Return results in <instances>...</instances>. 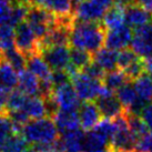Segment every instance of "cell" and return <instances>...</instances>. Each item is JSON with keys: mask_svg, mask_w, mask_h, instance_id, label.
Masks as SVG:
<instances>
[{"mask_svg": "<svg viewBox=\"0 0 152 152\" xmlns=\"http://www.w3.org/2000/svg\"><path fill=\"white\" fill-rule=\"evenodd\" d=\"M27 149L28 142L20 132H16L4 142V145L0 148V152H23Z\"/></svg>", "mask_w": 152, "mask_h": 152, "instance_id": "29", "label": "cell"}, {"mask_svg": "<svg viewBox=\"0 0 152 152\" xmlns=\"http://www.w3.org/2000/svg\"><path fill=\"white\" fill-rule=\"evenodd\" d=\"M26 68H27V70H29L32 75L37 77L40 81H50L52 70L40 53H34V55L27 57Z\"/></svg>", "mask_w": 152, "mask_h": 152, "instance_id": "16", "label": "cell"}, {"mask_svg": "<svg viewBox=\"0 0 152 152\" xmlns=\"http://www.w3.org/2000/svg\"><path fill=\"white\" fill-rule=\"evenodd\" d=\"M81 1H83V0H71V2H75V4H79V2H81Z\"/></svg>", "mask_w": 152, "mask_h": 152, "instance_id": "47", "label": "cell"}, {"mask_svg": "<svg viewBox=\"0 0 152 152\" xmlns=\"http://www.w3.org/2000/svg\"><path fill=\"white\" fill-rule=\"evenodd\" d=\"M22 111L27 114L30 120L34 119H41L48 117V111L45 99L40 96H32L27 97L25 104L22 107Z\"/></svg>", "mask_w": 152, "mask_h": 152, "instance_id": "18", "label": "cell"}, {"mask_svg": "<svg viewBox=\"0 0 152 152\" xmlns=\"http://www.w3.org/2000/svg\"><path fill=\"white\" fill-rule=\"evenodd\" d=\"M94 152H112V151H111L110 148H104V149H101V150H98V151H94Z\"/></svg>", "mask_w": 152, "mask_h": 152, "instance_id": "45", "label": "cell"}, {"mask_svg": "<svg viewBox=\"0 0 152 152\" xmlns=\"http://www.w3.org/2000/svg\"><path fill=\"white\" fill-rule=\"evenodd\" d=\"M16 132L17 130H16L8 113L6 112V113L0 114V148Z\"/></svg>", "mask_w": 152, "mask_h": 152, "instance_id": "30", "label": "cell"}, {"mask_svg": "<svg viewBox=\"0 0 152 152\" xmlns=\"http://www.w3.org/2000/svg\"><path fill=\"white\" fill-rule=\"evenodd\" d=\"M20 133L30 145L50 144L59 139V131L50 117L29 120L21 128Z\"/></svg>", "mask_w": 152, "mask_h": 152, "instance_id": "2", "label": "cell"}, {"mask_svg": "<svg viewBox=\"0 0 152 152\" xmlns=\"http://www.w3.org/2000/svg\"><path fill=\"white\" fill-rule=\"evenodd\" d=\"M23 152H32V151H31L30 149H27V150H25V151H23Z\"/></svg>", "mask_w": 152, "mask_h": 152, "instance_id": "49", "label": "cell"}, {"mask_svg": "<svg viewBox=\"0 0 152 152\" xmlns=\"http://www.w3.org/2000/svg\"><path fill=\"white\" fill-rule=\"evenodd\" d=\"M120 152H140V151H137V150H131V151H120Z\"/></svg>", "mask_w": 152, "mask_h": 152, "instance_id": "48", "label": "cell"}, {"mask_svg": "<svg viewBox=\"0 0 152 152\" xmlns=\"http://www.w3.org/2000/svg\"><path fill=\"white\" fill-rule=\"evenodd\" d=\"M151 135H152V133H151Z\"/></svg>", "mask_w": 152, "mask_h": 152, "instance_id": "51", "label": "cell"}, {"mask_svg": "<svg viewBox=\"0 0 152 152\" xmlns=\"http://www.w3.org/2000/svg\"><path fill=\"white\" fill-rule=\"evenodd\" d=\"M112 4H114V6H118L120 8L126 9L127 7L134 4V0H112Z\"/></svg>", "mask_w": 152, "mask_h": 152, "instance_id": "41", "label": "cell"}, {"mask_svg": "<svg viewBox=\"0 0 152 152\" xmlns=\"http://www.w3.org/2000/svg\"><path fill=\"white\" fill-rule=\"evenodd\" d=\"M80 72L87 75L90 78H93V79H98V80H102V78L104 76L106 72L102 70L101 68L99 67L98 64H96L94 62H90L88 66H86Z\"/></svg>", "mask_w": 152, "mask_h": 152, "instance_id": "36", "label": "cell"}, {"mask_svg": "<svg viewBox=\"0 0 152 152\" xmlns=\"http://www.w3.org/2000/svg\"><path fill=\"white\" fill-rule=\"evenodd\" d=\"M11 17V4H0V26H10Z\"/></svg>", "mask_w": 152, "mask_h": 152, "instance_id": "37", "label": "cell"}, {"mask_svg": "<svg viewBox=\"0 0 152 152\" xmlns=\"http://www.w3.org/2000/svg\"><path fill=\"white\" fill-rule=\"evenodd\" d=\"M71 81V76L67 72V70H55L52 71L50 77V82L52 88L61 87V86L68 85Z\"/></svg>", "mask_w": 152, "mask_h": 152, "instance_id": "35", "label": "cell"}, {"mask_svg": "<svg viewBox=\"0 0 152 152\" xmlns=\"http://www.w3.org/2000/svg\"><path fill=\"white\" fill-rule=\"evenodd\" d=\"M115 92H117L115 96H117V98L119 99V101L122 104V107L124 108L126 111L131 110V108L139 101V98H138V94L135 92L134 86H133L132 81L126 82Z\"/></svg>", "mask_w": 152, "mask_h": 152, "instance_id": "22", "label": "cell"}, {"mask_svg": "<svg viewBox=\"0 0 152 152\" xmlns=\"http://www.w3.org/2000/svg\"><path fill=\"white\" fill-rule=\"evenodd\" d=\"M72 86L78 98L85 102H92L103 92L104 86L101 80L90 78L82 72H78L71 78Z\"/></svg>", "mask_w": 152, "mask_h": 152, "instance_id": "4", "label": "cell"}, {"mask_svg": "<svg viewBox=\"0 0 152 152\" xmlns=\"http://www.w3.org/2000/svg\"><path fill=\"white\" fill-rule=\"evenodd\" d=\"M15 47V29L8 25L0 26V51L4 52Z\"/></svg>", "mask_w": 152, "mask_h": 152, "instance_id": "31", "label": "cell"}, {"mask_svg": "<svg viewBox=\"0 0 152 152\" xmlns=\"http://www.w3.org/2000/svg\"><path fill=\"white\" fill-rule=\"evenodd\" d=\"M139 57L137 56L134 51L131 48H126L118 52V60H117V67L123 71L126 68H128L132 62H134Z\"/></svg>", "mask_w": 152, "mask_h": 152, "instance_id": "34", "label": "cell"}, {"mask_svg": "<svg viewBox=\"0 0 152 152\" xmlns=\"http://www.w3.org/2000/svg\"><path fill=\"white\" fill-rule=\"evenodd\" d=\"M144 62H145V69H147L149 72H152V57L145 59Z\"/></svg>", "mask_w": 152, "mask_h": 152, "instance_id": "43", "label": "cell"}, {"mask_svg": "<svg viewBox=\"0 0 152 152\" xmlns=\"http://www.w3.org/2000/svg\"><path fill=\"white\" fill-rule=\"evenodd\" d=\"M15 47L26 58L39 53V39L27 21H22L15 28Z\"/></svg>", "mask_w": 152, "mask_h": 152, "instance_id": "5", "label": "cell"}, {"mask_svg": "<svg viewBox=\"0 0 152 152\" xmlns=\"http://www.w3.org/2000/svg\"><path fill=\"white\" fill-rule=\"evenodd\" d=\"M92 62V55L85 50L71 48L70 49V62L67 67V72L71 76V78L78 72H80L86 66Z\"/></svg>", "mask_w": 152, "mask_h": 152, "instance_id": "19", "label": "cell"}, {"mask_svg": "<svg viewBox=\"0 0 152 152\" xmlns=\"http://www.w3.org/2000/svg\"><path fill=\"white\" fill-rule=\"evenodd\" d=\"M51 97L59 110L62 111H78L80 108V99L71 83L53 88Z\"/></svg>", "mask_w": 152, "mask_h": 152, "instance_id": "7", "label": "cell"}, {"mask_svg": "<svg viewBox=\"0 0 152 152\" xmlns=\"http://www.w3.org/2000/svg\"><path fill=\"white\" fill-rule=\"evenodd\" d=\"M134 2L152 15V0H134Z\"/></svg>", "mask_w": 152, "mask_h": 152, "instance_id": "40", "label": "cell"}, {"mask_svg": "<svg viewBox=\"0 0 152 152\" xmlns=\"http://www.w3.org/2000/svg\"><path fill=\"white\" fill-rule=\"evenodd\" d=\"M18 85V73L10 64L2 60L0 62V86L13 90Z\"/></svg>", "mask_w": 152, "mask_h": 152, "instance_id": "24", "label": "cell"}, {"mask_svg": "<svg viewBox=\"0 0 152 152\" xmlns=\"http://www.w3.org/2000/svg\"><path fill=\"white\" fill-rule=\"evenodd\" d=\"M101 81L102 85L104 86V88H107L112 92H115L120 87H122L129 80L124 75V72L121 71L120 69H115L112 71L106 72Z\"/></svg>", "mask_w": 152, "mask_h": 152, "instance_id": "25", "label": "cell"}, {"mask_svg": "<svg viewBox=\"0 0 152 152\" xmlns=\"http://www.w3.org/2000/svg\"><path fill=\"white\" fill-rule=\"evenodd\" d=\"M118 51L109 48H101L92 55V62L98 64L104 72H109L117 69Z\"/></svg>", "mask_w": 152, "mask_h": 152, "instance_id": "21", "label": "cell"}, {"mask_svg": "<svg viewBox=\"0 0 152 152\" xmlns=\"http://www.w3.org/2000/svg\"><path fill=\"white\" fill-rule=\"evenodd\" d=\"M135 92L138 94V98L142 101L147 102L152 100V81L150 79V76L143 73L138 79L133 81Z\"/></svg>", "mask_w": 152, "mask_h": 152, "instance_id": "26", "label": "cell"}, {"mask_svg": "<svg viewBox=\"0 0 152 152\" xmlns=\"http://www.w3.org/2000/svg\"><path fill=\"white\" fill-rule=\"evenodd\" d=\"M124 20L130 28H141L143 26L150 25L152 15L138 4H131L124 9Z\"/></svg>", "mask_w": 152, "mask_h": 152, "instance_id": "13", "label": "cell"}, {"mask_svg": "<svg viewBox=\"0 0 152 152\" xmlns=\"http://www.w3.org/2000/svg\"><path fill=\"white\" fill-rule=\"evenodd\" d=\"M132 37H133L132 28H130L127 23H124L118 28L107 30L104 45L106 48H109L111 50L120 51L128 48V46L131 43Z\"/></svg>", "mask_w": 152, "mask_h": 152, "instance_id": "11", "label": "cell"}, {"mask_svg": "<svg viewBox=\"0 0 152 152\" xmlns=\"http://www.w3.org/2000/svg\"><path fill=\"white\" fill-rule=\"evenodd\" d=\"M85 133L83 130L77 129L62 133L60 141L64 152H83L85 151Z\"/></svg>", "mask_w": 152, "mask_h": 152, "instance_id": "17", "label": "cell"}, {"mask_svg": "<svg viewBox=\"0 0 152 152\" xmlns=\"http://www.w3.org/2000/svg\"><path fill=\"white\" fill-rule=\"evenodd\" d=\"M145 62H144V59L142 58H138L134 62L129 66L128 68H126L123 72L126 77L128 78L129 81H134L135 79H138L140 76H142L143 73H145Z\"/></svg>", "mask_w": 152, "mask_h": 152, "instance_id": "33", "label": "cell"}, {"mask_svg": "<svg viewBox=\"0 0 152 152\" xmlns=\"http://www.w3.org/2000/svg\"><path fill=\"white\" fill-rule=\"evenodd\" d=\"M97 107L102 117L104 119H114L119 117L120 114L126 112L124 108L120 103L119 99L117 98L115 93L104 88L103 92L99 96L97 99Z\"/></svg>", "mask_w": 152, "mask_h": 152, "instance_id": "10", "label": "cell"}, {"mask_svg": "<svg viewBox=\"0 0 152 152\" xmlns=\"http://www.w3.org/2000/svg\"><path fill=\"white\" fill-rule=\"evenodd\" d=\"M128 119V124H129V129L133 133L137 139L142 138L144 135L149 134V128L147 127V124L143 122V120L141 119L139 114H134L126 111Z\"/></svg>", "mask_w": 152, "mask_h": 152, "instance_id": "28", "label": "cell"}, {"mask_svg": "<svg viewBox=\"0 0 152 152\" xmlns=\"http://www.w3.org/2000/svg\"><path fill=\"white\" fill-rule=\"evenodd\" d=\"M130 45L140 58L145 60L152 57V26L147 25L135 29Z\"/></svg>", "mask_w": 152, "mask_h": 152, "instance_id": "9", "label": "cell"}, {"mask_svg": "<svg viewBox=\"0 0 152 152\" xmlns=\"http://www.w3.org/2000/svg\"><path fill=\"white\" fill-rule=\"evenodd\" d=\"M150 79H151V81H152V72H150Z\"/></svg>", "mask_w": 152, "mask_h": 152, "instance_id": "50", "label": "cell"}, {"mask_svg": "<svg viewBox=\"0 0 152 152\" xmlns=\"http://www.w3.org/2000/svg\"><path fill=\"white\" fill-rule=\"evenodd\" d=\"M20 1H22V2H26V4H34V1H36V0H20Z\"/></svg>", "mask_w": 152, "mask_h": 152, "instance_id": "46", "label": "cell"}, {"mask_svg": "<svg viewBox=\"0 0 152 152\" xmlns=\"http://www.w3.org/2000/svg\"><path fill=\"white\" fill-rule=\"evenodd\" d=\"M27 97L28 96H26L25 93H22L19 89L11 90V92L9 93L8 101H7V112L21 110L23 104H25Z\"/></svg>", "mask_w": 152, "mask_h": 152, "instance_id": "32", "label": "cell"}, {"mask_svg": "<svg viewBox=\"0 0 152 152\" xmlns=\"http://www.w3.org/2000/svg\"><path fill=\"white\" fill-rule=\"evenodd\" d=\"M80 127L83 131H91L101 121V113L94 102H85L78 110Z\"/></svg>", "mask_w": 152, "mask_h": 152, "instance_id": "12", "label": "cell"}, {"mask_svg": "<svg viewBox=\"0 0 152 152\" xmlns=\"http://www.w3.org/2000/svg\"><path fill=\"white\" fill-rule=\"evenodd\" d=\"M107 8L93 0H83L76 4L73 18L76 21L100 22L104 16Z\"/></svg>", "mask_w": 152, "mask_h": 152, "instance_id": "8", "label": "cell"}, {"mask_svg": "<svg viewBox=\"0 0 152 152\" xmlns=\"http://www.w3.org/2000/svg\"><path fill=\"white\" fill-rule=\"evenodd\" d=\"M39 53L52 71L66 70L70 62V48L68 46L45 47L40 49Z\"/></svg>", "mask_w": 152, "mask_h": 152, "instance_id": "6", "label": "cell"}, {"mask_svg": "<svg viewBox=\"0 0 152 152\" xmlns=\"http://www.w3.org/2000/svg\"><path fill=\"white\" fill-rule=\"evenodd\" d=\"M18 0H0V4H15Z\"/></svg>", "mask_w": 152, "mask_h": 152, "instance_id": "44", "label": "cell"}, {"mask_svg": "<svg viewBox=\"0 0 152 152\" xmlns=\"http://www.w3.org/2000/svg\"><path fill=\"white\" fill-rule=\"evenodd\" d=\"M149 130H152V103H147L139 114Z\"/></svg>", "mask_w": 152, "mask_h": 152, "instance_id": "38", "label": "cell"}, {"mask_svg": "<svg viewBox=\"0 0 152 152\" xmlns=\"http://www.w3.org/2000/svg\"><path fill=\"white\" fill-rule=\"evenodd\" d=\"M126 23L124 20V9L118 6H111L106 10L102 18V25L106 30H111L118 28Z\"/></svg>", "mask_w": 152, "mask_h": 152, "instance_id": "23", "label": "cell"}, {"mask_svg": "<svg viewBox=\"0 0 152 152\" xmlns=\"http://www.w3.org/2000/svg\"><path fill=\"white\" fill-rule=\"evenodd\" d=\"M9 93H10V90L0 86V114L7 112V101H8Z\"/></svg>", "mask_w": 152, "mask_h": 152, "instance_id": "39", "label": "cell"}, {"mask_svg": "<svg viewBox=\"0 0 152 152\" xmlns=\"http://www.w3.org/2000/svg\"><path fill=\"white\" fill-rule=\"evenodd\" d=\"M56 20L57 18L42 7L36 4H29L26 21L29 23L30 28L32 29L39 41L48 34L51 27L56 23Z\"/></svg>", "mask_w": 152, "mask_h": 152, "instance_id": "3", "label": "cell"}, {"mask_svg": "<svg viewBox=\"0 0 152 152\" xmlns=\"http://www.w3.org/2000/svg\"><path fill=\"white\" fill-rule=\"evenodd\" d=\"M4 55V60L7 61L16 71H22L26 69V64H27V58L22 55L20 51L18 50L16 47H13L9 50H6L2 52Z\"/></svg>", "mask_w": 152, "mask_h": 152, "instance_id": "27", "label": "cell"}, {"mask_svg": "<svg viewBox=\"0 0 152 152\" xmlns=\"http://www.w3.org/2000/svg\"><path fill=\"white\" fill-rule=\"evenodd\" d=\"M56 127L59 133H66L69 131L77 130L80 128L78 111H62L58 110L56 114L52 117Z\"/></svg>", "mask_w": 152, "mask_h": 152, "instance_id": "15", "label": "cell"}, {"mask_svg": "<svg viewBox=\"0 0 152 152\" xmlns=\"http://www.w3.org/2000/svg\"><path fill=\"white\" fill-rule=\"evenodd\" d=\"M93 1H96L98 4H102V6L106 7L107 9L112 6V0H93Z\"/></svg>", "mask_w": 152, "mask_h": 152, "instance_id": "42", "label": "cell"}, {"mask_svg": "<svg viewBox=\"0 0 152 152\" xmlns=\"http://www.w3.org/2000/svg\"><path fill=\"white\" fill-rule=\"evenodd\" d=\"M18 89L28 97L39 96L40 80L29 70H22L18 75Z\"/></svg>", "mask_w": 152, "mask_h": 152, "instance_id": "20", "label": "cell"}, {"mask_svg": "<svg viewBox=\"0 0 152 152\" xmlns=\"http://www.w3.org/2000/svg\"><path fill=\"white\" fill-rule=\"evenodd\" d=\"M107 30L101 22L73 21L70 31L69 45L71 48L85 50L93 55L104 43Z\"/></svg>", "mask_w": 152, "mask_h": 152, "instance_id": "1", "label": "cell"}, {"mask_svg": "<svg viewBox=\"0 0 152 152\" xmlns=\"http://www.w3.org/2000/svg\"><path fill=\"white\" fill-rule=\"evenodd\" d=\"M34 4L46 9L56 18L73 17L71 0H36Z\"/></svg>", "mask_w": 152, "mask_h": 152, "instance_id": "14", "label": "cell"}]
</instances>
